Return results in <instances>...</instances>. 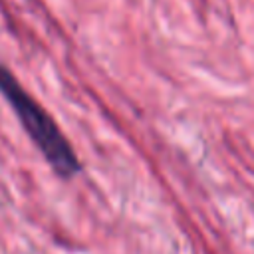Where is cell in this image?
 <instances>
[{
    "label": "cell",
    "instance_id": "obj_1",
    "mask_svg": "<svg viewBox=\"0 0 254 254\" xmlns=\"http://www.w3.org/2000/svg\"><path fill=\"white\" fill-rule=\"evenodd\" d=\"M0 91L16 111L22 127L36 143V147L42 151L50 167L64 179L73 177L81 169L75 151L60 131L52 115L20 85V81L12 75V71L2 65H0Z\"/></svg>",
    "mask_w": 254,
    "mask_h": 254
}]
</instances>
